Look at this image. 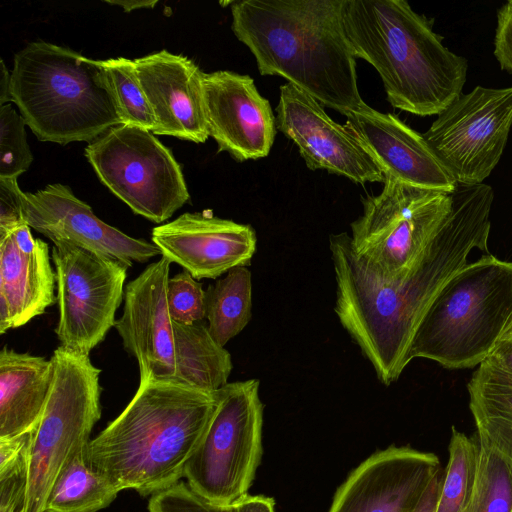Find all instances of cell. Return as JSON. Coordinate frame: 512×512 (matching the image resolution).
<instances>
[{"instance_id":"6da1fadb","label":"cell","mask_w":512,"mask_h":512,"mask_svg":"<svg viewBox=\"0 0 512 512\" xmlns=\"http://www.w3.org/2000/svg\"><path fill=\"white\" fill-rule=\"evenodd\" d=\"M451 210L418 264L405 276L385 279L355 254L350 236L329 237L335 280L334 311L377 378L388 386L410 363L412 339L444 285L468 264L474 249L487 250L494 192L491 186L456 184Z\"/></svg>"},{"instance_id":"7a4b0ae2","label":"cell","mask_w":512,"mask_h":512,"mask_svg":"<svg viewBox=\"0 0 512 512\" xmlns=\"http://www.w3.org/2000/svg\"><path fill=\"white\" fill-rule=\"evenodd\" d=\"M342 9L343 0L235 1L231 28L261 75L281 76L345 116L364 101Z\"/></svg>"},{"instance_id":"3957f363","label":"cell","mask_w":512,"mask_h":512,"mask_svg":"<svg viewBox=\"0 0 512 512\" xmlns=\"http://www.w3.org/2000/svg\"><path fill=\"white\" fill-rule=\"evenodd\" d=\"M215 407L216 392L140 383L124 410L91 439L88 461L120 491L152 496L182 481Z\"/></svg>"},{"instance_id":"277c9868","label":"cell","mask_w":512,"mask_h":512,"mask_svg":"<svg viewBox=\"0 0 512 512\" xmlns=\"http://www.w3.org/2000/svg\"><path fill=\"white\" fill-rule=\"evenodd\" d=\"M342 17L356 59L376 69L393 107L438 115L462 94L467 59L446 47L406 1L343 0Z\"/></svg>"},{"instance_id":"5b68a950","label":"cell","mask_w":512,"mask_h":512,"mask_svg":"<svg viewBox=\"0 0 512 512\" xmlns=\"http://www.w3.org/2000/svg\"><path fill=\"white\" fill-rule=\"evenodd\" d=\"M10 94L41 141L90 143L122 124L102 61L42 40L15 54Z\"/></svg>"},{"instance_id":"8992f818","label":"cell","mask_w":512,"mask_h":512,"mask_svg":"<svg viewBox=\"0 0 512 512\" xmlns=\"http://www.w3.org/2000/svg\"><path fill=\"white\" fill-rule=\"evenodd\" d=\"M512 328V262L486 254L440 290L419 323L408 358L448 369L479 366Z\"/></svg>"},{"instance_id":"52a82bcc","label":"cell","mask_w":512,"mask_h":512,"mask_svg":"<svg viewBox=\"0 0 512 512\" xmlns=\"http://www.w3.org/2000/svg\"><path fill=\"white\" fill-rule=\"evenodd\" d=\"M54 375L37 426L30 432L23 512H45L48 496L101 417V370L87 355L57 347Z\"/></svg>"},{"instance_id":"ba28073f","label":"cell","mask_w":512,"mask_h":512,"mask_svg":"<svg viewBox=\"0 0 512 512\" xmlns=\"http://www.w3.org/2000/svg\"><path fill=\"white\" fill-rule=\"evenodd\" d=\"M380 194L362 198L351 223V246L359 260L385 279L407 275L427 252L451 210L448 192L385 176Z\"/></svg>"},{"instance_id":"9c48e42d","label":"cell","mask_w":512,"mask_h":512,"mask_svg":"<svg viewBox=\"0 0 512 512\" xmlns=\"http://www.w3.org/2000/svg\"><path fill=\"white\" fill-rule=\"evenodd\" d=\"M257 379L228 382L216 391V407L184 478L191 489L218 505L248 495L262 457L263 403Z\"/></svg>"},{"instance_id":"30bf717a","label":"cell","mask_w":512,"mask_h":512,"mask_svg":"<svg viewBox=\"0 0 512 512\" xmlns=\"http://www.w3.org/2000/svg\"><path fill=\"white\" fill-rule=\"evenodd\" d=\"M100 181L135 213L160 224L189 200L180 165L149 131L119 124L85 148Z\"/></svg>"},{"instance_id":"8fae6325","label":"cell","mask_w":512,"mask_h":512,"mask_svg":"<svg viewBox=\"0 0 512 512\" xmlns=\"http://www.w3.org/2000/svg\"><path fill=\"white\" fill-rule=\"evenodd\" d=\"M512 128V86H476L446 107L423 134L456 184L484 183Z\"/></svg>"},{"instance_id":"7c38bea8","label":"cell","mask_w":512,"mask_h":512,"mask_svg":"<svg viewBox=\"0 0 512 512\" xmlns=\"http://www.w3.org/2000/svg\"><path fill=\"white\" fill-rule=\"evenodd\" d=\"M51 257L59 308L56 336L63 348L89 356L115 326L129 267L72 246L53 245Z\"/></svg>"},{"instance_id":"4fadbf2b","label":"cell","mask_w":512,"mask_h":512,"mask_svg":"<svg viewBox=\"0 0 512 512\" xmlns=\"http://www.w3.org/2000/svg\"><path fill=\"white\" fill-rule=\"evenodd\" d=\"M276 113L277 129L295 143L309 169L358 184L384 182L382 170L361 141L303 90L288 82L282 85Z\"/></svg>"},{"instance_id":"5bb4252c","label":"cell","mask_w":512,"mask_h":512,"mask_svg":"<svg viewBox=\"0 0 512 512\" xmlns=\"http://www.w3.org/2000/svg\"><path fill=\"white\" fill-rule=\"evenodd\" d=\"M24 216L30 228L54 246H72L122 262L145 263L161 255L153 243L133 238L99 219L91 207L63 184H49L25 193Z\"/></svg>"},{"instance_id":"9a60e30c","label":"cell","mask_w":512,"mask_h":512,"mask_svg":"<svg viewBox=\"0 0 512 512\" xmlns=\"http://www.w3.org/2000/svg\"><path fill=\"white\" fill-rule=\"evenodd\" d=\"M441 469L434 453L390 446L369 456L349 474L328 512H415Z\"/></svg>"},{"instance_id":"2e32d148","label":"cell","mask_w":512,"mask_h":512,"mask_svg":"<svg viewBox=\"0 0 512 512\" xmlns=\"http://www.w3.org/2000/svg\"><path fill=\"white\" fill-rule=\"evenodd\" d=\"M202 86L208 133L218 151L240 162L266 157L276 136V117L253 78L220 70L203 73Z\"/></svg>"},{"instance_id":"e0dca14e","label":"cell","mask_w":512,"mask_h":512,"mask_svg":"<svg viewBox=\"0 0 512 512\" xmlns=\"http://www.w3.org/2000/svg\"><path fill=\"white\" fill-rule=\"evenodd\" d=\"M170 264L161 256L125 286L123 313L115 322L125 351L138 362L140 383L173 382L174 321L166 298Z\"/></svg>"},{"instance_id":"ac0fdd59","label":"cell","mask_w":512,"mask_h":512,"mask_svg":"<svg viewBox=\"0 0 512 512\" xmlns=\"http://www.w3.org/2000/svg\"><path fill=\"white\" fill-rule=\"evenodd\" d=\"M151 239L161 256L196 280L216 279L233 268L249 266L257 246L252 226L209 212H187L156 226Z\"/></svg>"},{"instance_id":"d6986e66","label":"cell","mask_w":512,"mask_h":512,"mask_svg":"<svg viewBox=\"0 0 512 512\" xmlns=\"http://www.w3.org/2000/svg\"><path fill=\"white\" fill-rule=\"evenodd\" d=\"M345 126L361 141L384 176L451 193L456 182L423 134L396 115L377 111L365 102L346 115Z\"/></svg>"},{"instance_id":"ffe728a7","label":"cell","mask_w":512,"mask_h":512,"mask_svg":"<svg viewBox=\"0 0 512 512\" xmlns=\"http://www.w3.org/2000/svg\"><path fill=\"white\" fill-rule=\"evenodd\" d=\"M134 62L155 117L152 133L205 142L209 133L203 99L204 72L187 57L166 50Z\"/></svg>"},{"instance_id":"44dd1931","label":"cell","mask_w":512,"mask_h":512,"mask_svg":"<svg viewBox=\"0 0 512 512\" xmlns=\"http://www.w3.org/2000/svg\"><path fill=\"white\" fill-rule=\"evenodd\" d=\"M28 224L0 239V334L26 325L57 302L49 244Z\"/></svg>"},{"instance_id":"7402d4cb","label":"cell","mask_w":512,"mask_h":512,"mask_svg":"<svg viewBox=\"0 0 512 512\" xmlns=\"http://www.w3.org/2000/svg\"><path fill=\"white\" fill-rule=\"evenodd\" d=\"M54 375L52 359L0 351V439L30 433L44 411Z\"/></svg>"},{"instance_id":"603a6c76","label":"cell","mask_w":512,"mask_h":512,"mask_svg":"<svg viewBox=\"0 0 512 512\" xmlns=\"http://www.w3.org/2000/svg\"><path fill=\"white\" fill-rule=\"evenodd\" d=\"M467 389L476 434L496 448L512 468V373L486 359Z\"/></svg>"},{"instance_id":"cb8c5ba5","label":"cell","mask_w":512,"mask_h":512,"mask_svg":"<svg viewBox=\"0 0 512 512\" xmlns=\"http://www.w3.org/2000/svg\"><path fill=\"white\" fill-rule=\"evenodd\" d=\"M173 382L214 393L228 383L233 365L230 353L218 344L202 320L174 321Z\"/></svg>"},{"instance_id":"d4e9b609","label":"cell","mask_w":512,"mask_h":512,"mask_svg":"<svg viewBox=\"0 0 512 512\" xmlns=\"http://www.w3.org/2000/svg\"><path fill=\"white\" fill-rule=\"evenodd\" d=\"M90 443V442H89ZM86 445L56 480L45 512H98L108 507L120 490L88 461Z\"/></svg>"},{"instance_id":"484cf974","label":"cell","mask_w":512,"mask_h":512,"mask_svg":"<svg viewBox=\"0 0 512 512\" xmlns=\"http://www.w3.org/2000/svg\"><path fill=\"white\" fill-rule=\"evenodd\" d=\"M252 317V275L247 267L231 269L205 290V319L221 346L238 335Z\"/></svg>"},{"instance_id":"4316f807","label":"cell","mask_w":512,"mask_h":512,"mask_svg":"<svg viewBox=\"0 0 512 512\" xmlns=\"http://www.w3.org/2000/svg\"><path fill=\"white\" fill-rule=\"evenodd\" d=\"M448 453L435 512H466L477 479L480 453L477 435L469 437L453 426Z\"/></svg>"},{"instance_id":"83f0119b","label":"cell","mask_w":512,"mask_h":512,"mask_svg":"<svg viewBox=\"0 0 512 512\" xmlns=\"http://www.w3.org/2000/svg\"><path fill=\"white\" fill-rule=\"evenodd\" d=\"M477 437L480 446L477 479L466 512H512V468L496 448Z\"/></svg>"},{"instance_id":"f1b7e54d","label":"cell","mask_w":512,"mask_h":512,"mask_svg":"<svg viewBox=\"0 0 512 512\" xmlns=\"http://www.w3.org/2000/svg\"><path fill=\"white\" fill-rule=\"evenodd\" d=\"M102 63L122 124L152 132L156 121L140 83L135 62L119 57Z\"/></svg>"},{"instance_id":"f546056e","label":"cell","mask_w":512,"mask_h":512,"mask_svg":"<svg viewBox=\"0 0 512 512\" xmlns=\"http://www.w3.org/2000/svg\"><path fill=\"white\" fill-rule=\"evenodd\" d=\"M25 125L11 104L0 106V178H18L33 161Z\"/></svg>"},{"instance_id":"4dcf8cb0","label":"cell","mask_w":512,"mask_h":512,"mask_svg":"<svg viewBox=\"0 0 512 512\" xmlns=\"http://www.w3.org/2000/svg\"><path fill=\"white\" fill-rule=\"evenodd\" d=\"M166 298L173 321L192 324L205 319V290L186 270L169 277Z\"/></svg>"},{"instance_id":"1f68e13d","label":"cell","mask_w":512,"mask_h":512,"mask_svg":"<svg viewBox=\"0 0 512 512\" xmlns=\"http://www.w3.org/2000/svg\"><path fill=\"white\" fill-rule=\"evenodd\" d=\"M149 512H237L236 505L211 503L194 492L187 482L178 484L152 495L148 502Z\"/></svg>"},{"instance_id":"d6a6232c","label":"cell","mask_w":512,"mask_h":512,"mask_svg":"<svg viewBox=\"0 0 512 512\" xmlns=\"http://www.w3.org/2000/svg\"><path fill=\"white\" fill-rule=\"evenodd\" d=\"M18 178H0V239L26 225L23 192Z\"/></svg>"},{"instance_id":"836d02e7","label":"cell","mask_w":512,"mask_h":512,"mask_svg":"<svg viewBox=\"0 0 512 512\" xmlns=\"http://www.w3.org/2000/svg\"><path fill=\"white\" fill-rule=\"evenodd\" d=\"M494 56L500 68L512 74V0L497 11Z\"/></svg>"},{"instance_id":"e575fe53","label":"cell","mask_w":512,"mask_h":512,"mask_svg":"<svg viewBox=\"0 0 512 512\" xmlns=\"http://www.w3.org/2000/svg\"><path fill=\"white\" fill-rule=\"evenodd\" d=\"M26 487L12 480L0 485V512H23Z\"/></svg>"},{"instance_id":"d590c367","label":"cell","mask_w":512,"mask_h":512,"mask_svg":"<svg viewBox=\"0 0 512 512\" xmlns=\"http://www.w3.org/2000/svg\"><path fill=\"white\" fill-rule=\"evenodd\" d=\"M487 359L507 372L512 373V328L499 341Z\"/></svg>"},{"instance_id":"8d00e7d4","label":"cell","mask_w":512,"mask_h":512,"mask_svg":"<svg viewBox=\"0 0 512 512\" xmlns=\"http://www.w3.org/2000/svg\"><path fill=\"white\" fill-rule=\"evenodd\" d=\"M236 508L237 512H275V501L264 495H247Z\"/></svg>"},{"instance_id":"74e56055","label":"cell","mask_w":512,"mask_h":512,"mask_svg":"<svg viewBox=\"0 0 512 512\" xmlns=\"http://www.w3.org/2000/svg\"><path fill=\"white\" fill-rule=\"evenodd\" d=\"M443 468L434 476L427 487L415 512H435L441 486Z\"/></svg>"},{"instance_id":"f35d334b","label":"cell","mask_w":512,"mask_h":512,"mask_svg":"<svg viewBox=\"0 0 512 512\" xmlns=\"http://www.w3.org/2000/svg\"><path fill=\"white\" fill-rule=\"evenodd\" d=\"M0 66V106H2L11 102V71L7 69L3 60Z\"/></svg>"},{"instance_id":"ab89813d","label":"cell","mask_w":512,"mask_h":512,"mask_svg":"<svg viewBox=\"0 0 512 512\" xmlns=\"http://www.w3.org/2000/svg\"><path fill=\"white\" fill-rule=\"evenodd\" d=\"M105 2L111 5H118L125 12H130L136 9L153 8L157 0H105Z\"/></svg>"}]
</instances>
